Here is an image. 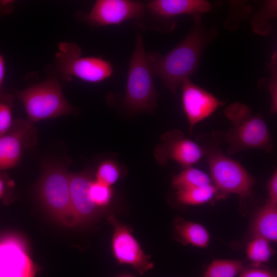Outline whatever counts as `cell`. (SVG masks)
Here are the masks:
<instances>
[{
    "label": "cell",
    "mask_w": 277,
    "mask_h": 277,
    "mask_svg": "<svg viewBox=\"0 0 277 277\" xmlns=\"http://www.w3.org/2000/svg\"><path fill=\"white\" fill-rule=\"evenodd\" d=\"M219 32L217 27H208L204 24L202 15L194 16L190 31L171 51L164 55L156 51L147 54L153 75L176 93L182 82L196 72L204 50L216 38Z\"/></svg>",
    "instance_id": "cell-1"
},
{
    "label": "cell",
    "mask_w": 277,
    "mask_h": 277,
    "mask_svg": "<svg viewBox=\"0 0 277 277\" xmlns=\"http://www.w3.org/2000/svg\"><path fill=\"white\" fill-rule=\"evenodd\" d=\"M224 113L232 125L225 135L229 154L248 149L271 150L270 134L261 114H254L247 105L240 102L227 106Z\"/></svg>",
    "instance_id": "cell-2"
},
{
    "label": "cell",
    "mask_w": 277,
    "mask_h": 277,
    "mask_svg": "<svg viewBox=\"0 0 277 277\" xmlns=\"http://www.w3.org/2000/svg\"><path fill=\"white\" fill-rule=\"evenodd\" d=\"M23 104L28 121L33 123L47 119L71 114L73 106L65 97L61 86L54 77L25 89L13 91Z\"/></svg>",
    "instance_id": "cell-3"
},
{
    "label": "cell",
    "mask_w": 277,
    "mask_h": 277,
    "mask_svg": "<svg viewBox=\"0 0 277 277\" xmlns=\"http://www.w3.org/2000/svg\"><path fill=\"white\" fill-rule=\"evenodd\" d=\"M146 53L143 36L136 35L134 49L130 59L124 102L131 110L151 112L157 97Z\"/></svg>",
    "instance_id": "cell-4"
},
{
    "label": "cell",
    "mask_w": 277,
    "mask_h": 277,
    "mask_svg": "<svg viewBox=\"0 0 277 277\" xmlns=\"http://www.w3.org/2000/svg\"><path fill=\"white\" fill-rule=\"evenodd\" d=\"M45 168L38 187L42 202L62 225L68 227L79 225L71 202L70 173L58 163H51Z\"/></svg>",
    "instance_id": "cell-5"
},
{
    "label": "cell",
    "mask_w": 277,
    "mask_h": 277,
    "mask_svg": "<svg viewBox=\"0 0 277 277\" xmlns=\"http://www.w3.org/2000/svg\"><path fill=\"white\" fill-rule=\"evenodd\" d=\"M58 49L55 65L65 80L76 77L86 82L96 83L105 80L113 73L110 63L99 57L82 56L81 48L75 43L61 42Z\"/></svg>",
    "instance_id": "cell-6"
},
{
    "label": "cell",
    "mask_w": 277,
    "mask_h": 277,
    "mask_svg": "<svg viewBox=\"0 0 277 277\" xmlns=\"http://www.w3.org/2000/svg\"><path fill=\"white\" fill-rule=\"evenodd\" d=\"M205 152L214 185L223 196L234 194L243 200L251 196L255 181L241 164L216 149Z\"/></svg>",
    "instance_id": "cell-7"
},
{
    "label": "cell",
    "mask_w": 277,
    "mask_h": 277,
    "mask_svg": "<svg viewBox=\"0 0 277 277\" xmlns=\"http://www.w3.org/2000/svg\"><path fill=\"white\" fill-rule=\"evenodd\" d=\"M107 220L113 227L111 248L117 262L130 265L140 275L152 269L154 264L150 256L144 253L130 228L118 221L113 215H110Z\"/></svg>",
    "instance_id": "cell-8"
},
{
    "label": "cell",
    "mask_w": 277,
    "mask_h": 277,
    "mask_svg": "<svg viewBox=\"0 0 277 277\" xmlns=\"http://www.w3.org/2000/svg\"><path fill=\"white\" fill-rule=\"evenodd\" d=\"M36 130L28 121L15 120L8 132L0 136V171L18 165L25 150L36 142Z\"/></svg>",
    "instance_id": "cell-9"
},
{
    "label": "cell",
    "mask_w": 277,
    "mask_h": 277,
    "mask_svg": "<svg viewBox=\"0 0 277 277\" xmlns=\"http://www.w3.org/2000/svg\"><path fill=\"white\" fill-rule=\"evenodd\" d=\"M154 154L161 165L173 161L187 167L197 163L205 152L197 143L186 137L181 131L174 130L162 135Z\"/></svg>",
    "instance_id": "cell-10"
},
{
    "label": "cell",
    "mask_w": 277,
    "mask_h": 277,
    "mask_svg": "<svg viewBox=\"0 0 277 277\" xmlns=\"http://www.w3.org/2000/svg\"><path fill=\"white\" fill-rule=\"evenodd\" d=\"M145 9V5L138 1L98 0L83 18L93 26L117 25L129 19L141 18Z\"/></svg>",
    "instance_id": "cell-11"
},
{
    "label": "cell",
    "mask_w": 277,
    "mask_h": 277,
    "mask_svg": "<svg viewBox=\"0 0 277 277\" xmlns=\"http://www.w3.org/2000/svg\"><path fill=\"white\" fill-rule=\"evenodd\" d=\"M181 85L183 109L192 132L197 123L210 116L224 103L190 78L185 79Z\"/></svg>",
    "instance_id": "cell-12"
},
{
    "label": "cell",
    "mask_w": 277,
    "mask_h": 277,
    "mask_svg": "<svg viewBox=\"0 0 277 277\" xmlns=\"http://www.w3.org/2000/svg\"><path fill=\"white\" fill-rule=\"evenodd\" d=\"M38 270L20 240H0V277H35Z\"/></svg>",
    "instance_id": "cell-13"
},
{
    "label": "cell",
    "mask_w": 277,
    "mask_h": 277,
    "mask_svg": "<svg viewBox=\"0 0 277 277\" xmlns=\"http://www.w3.org/2000/svg\"><path fill=\"white\" fill-rule=\"evenodd\" d=\"M92 179L87 172L70 173V193L79 225L93 220L100 209L91 200L89 187Z\"/></svg>",
    "instance_id": "cell-14"
},
{
    "label": "cell",
    "mask_w": 277,
    "mask_h": 277,
    "mask_svg": "<svg viewBox=\"0 0 277 277\" xmlns=\"http://www.w3.org/2000/svg\"><path fill=\"white\" fill-rule=\"evenodd\" d=\"M214 5L206 0H153L145 5L152 14L162 18L173 21L182 15H201L212 10Z\"/></svg>",
    "instance_id": "cell-15"
},
{
    "label": "cell",
    "mask_w": 277,
    "mask_h": 277,
    "mask_svg": "<svg viewBox=\"0 0 277 277\" xmlns=\"http://www.w3.org/2000/svg\"><path fill=\"white\" fill-rule=\"evenodd\" d=\"M173 232L175 239L182 244H191L200 248L206 247L210 235L202 225L179 218L174 222Z\"/></svg>",
    "instance_id": "cell-16"
},
{
    "label": "cell",
    "mask_w": 277,
    "mask_h": 277,
    "mask_svg": "<svg viewBox=\"0 0 277 277\" xmlns=\"http://www.w3.org/2000/svg\"><path fill=\"white\" fill-rule=\"evenodd\" d=\"M254 237L277 240V204L268 201L259 210L252 226Z\"/></svg>",
    "instance_id": "cell-17"
},
{
    "label": "cell",
    "mask_w": 277,
    "mask_h": 277,
    "mask_svg": "<svg viewBox=\"0 0 277 277\" xmlns=\"http://www.w3.org/2000/svg\"><path fill=\"white\" fill-rule=\"evenodd\" d=\"M277 16L276 1H266L262 3L259 10L251 18V26L254 33L262 36L272 31V21Z\"/></svg>",
    "instance_id": "cell-18"
},
{
    "label": "cell",
    "mask_w": 277,
    "mask_h": 277,
    "mask_svg": "<svg viewBox=\"0 0 277 277\" xmlns=\"http://www.w3.org/2000/svg\"><path fill=\"white\" fill-rule=\"evenodd\" d=\"M211 185V178L207 173L191 166L185 167L172 180V185L177 190L204 187Z\"/></svg>",
    "instance_id": "cell-19"
},
{
    "label": "cell",
    "mask_w": 277,
    "mask_h": 277,
    "mask_svg": "<svg viewBox=\"0 0 277 277\" xmlns=\"http://www.w3.org/2000/svg\"><path fill=\"white\" fill-rule=\"evenodd\" d=\"M219 191L213 185L204 187L178 190L176 199L181 204L185 205H198L209 202Z\"/></svg>",
    "instance_id": "cell-20"
},
{
    "label": "cell",
    "mask_w": 277,
    "mask_h": 277,
    "mask_svg": "<svg viewBox=\"0 0 277 277\" xmlns=\"http://www.w3.org/2000/svg\"><path fill=\"white\" fill-rule=\"evenodd\" d=\"M243 268L241 261L216 259L208 266L202 277H235Z\"/></svg>",
    "instance_id": "cell-21"
},
{
    "label": "cell",
    "mask_w": 277,
    "mask_h": 277,
    "mask_svg": "<svg viewBox=\"0 0 277 277\" xmlns=\"http://www.w3.org/2000/svg\"><path fill=\"white\" fill-rule=\"evenodd\" d=\"M272 252L270 242L260 237H254L246 248L247 258L253 266H260L263 263L268 262Z\"/></svg>",
    "instance_id": "cell-22"
},
{
    "label": "cell",
    "mask_w": 277,
    "mask_h": 277,
    "mask_svg": "<svg viewBox=\"0 0 277 277\" xmlns=\"http://www.w3.org/2000/svg\"><path fill=\"white\" fill-rule=\"evenodd\" d=\"M267 69L269 71V76L262 78L258 81V86L260 88H265L270 95V113L274 114L277 111V53L274 52L271 56V60L267 64Z\"/></svg>",
    "instance_id": "cell-23"
},
{
    "label": "cell",
    "mask_w": 277,
    "mask_h": 277,
    "mask_svg": "<svg viewBox=\"0 0 277 277\" xmlns=\"http://www.w3.org/2000/svg\"><path fill=\"white\" fill-rule=\"evenodd\" d=\"M230 10L224 27L230 31L235 30L241 22L246 19L253 11L252 6L244 1H231Z\"/></svg>",
    "instance_id": "cell-24"
},
{
    "label": "cell",
    "mask_w": 277,
    "mask_h": 277,
    "mask_svg": "<svg viewBox=\"0 0 277 277\" xmlns=\"http://www.w3.org/2000/svg\"><path fill=\"white\" fill-rule=\"evenodd\" d=\"M14 96L13 94L6 91L0 96V136L8 132L13 125Z\"/></svg>",
    "instance_id": "cell-25"
},
{
    "label": "cell",
    "mask_w": 277,
    "mask_h": 277,
    "mask_svg": "<svg viewBox=\"0 0 277 277\" xmlns=\"http://www.w3.org/2000/svg\"><path fill=\"white\" fill-rule=\"evenodd\" d=\"M120 175L121 170L117 164L111 160H106L98 166L95 180L110 187L118 181Z\"/></svg>",
    "instance_id": "cell-26"
},
{
    "label": "cell",
    "mask_w": 277,
    "mask_h": 277,
    "mask_svg": "<svg viewBox=\"0 0 277 277\" xmlns=\"http://www.w3.org/2000/svg\"><path fill=\"white\" fill-rule=\"evenodd\" d=\"M89 194L93 203L100 209L108 206L112 197V191L110 187L93 180L90 185Z\"/></svg>",
    "instance_id": "cell-27"
},
{
    "label": "cell",
    "mask_w": 277,
    "mask_h": 277,
    "mask_svg": "<svg viewBox=\"0 0 277 277\" xmlns=\"http://www.w3.org/2000/svg\"><path fill=\"white\" fill-rule=\"evenodd\" d=\"M14 184L5 171H0V200L6 204L14 201Z\"/></svg>",
    "instance_id": "cell-28"
},
{
    "label": "cell",
    "mask_w": 277,
    "mask_h": 277,
    "mask_svg": "<svg viewBox=\"0 0 277 277\" xmlns=\"http://www.w3.org/2000/svg\"><path fill=\"white\" fill-rule=\"evenodd\" d=\"M239 275V277H276L274 272L269 270L253 266L247 268L244 267Z\"/></svg>",
    "instance_id": "cell-29"
},
{
    "label": "cell",
    "mask_w": 277,
    "mask_h": 277,
    "mask_svg": "<svg viewBox=\"0 0 277 277\" xmlns=\"http://www.w3.org/2000/svg\"><path fill=\"white\" fill-rule=\"evenodd\" d=\"M269 202L277 204V172L272 174L267 185Z\"/></svg>",
    "instance_id": "cell-30"
},
{
    "label": "cell",
    "mask_w": 277,
    "mask_h": 277,
    "mask_svg": "<svg viewBox=\"0 0 277 277\" xmlns=\"http://www.w3.org/2000/svg\"><path fill=\"white\" fill-rule=\"evenodd\" d=\"M5 72L6 66L5 60L3 56L0 54V96L5 92L3 87Z\"/></svg>",
    "instance_id": "cell-31"
},
{
    "label": "cell",
    "mask_w": 277,
    "mask_h": 277,
    "mask_svg": "<svg viewBox=\"0 0 277 277\" xmlns=\"http://www.w3.org/2000/svg\"><path fill=\"white\" fill-rule=\"evenodd\" d=\"M13 2L11 1H0V15L10 12Z\"/></svg>",
    "instance_id": "cell-32"
},
{
    "label": "cell",
    "mask_w": 277,
    "mask_h": 277,
    "mask_svg": "<svg viewBox=\"0 0 277 277\" xmlns=\"http://www.w3.org/2000/svg\"><path fill=\"white\" fill-rule=\"evenodd\" d=\"M117 277H135L132 275H130V274H122V275H119Z\"/></svg>",
    "instance_id": "cell-33"
}]
</instances>
